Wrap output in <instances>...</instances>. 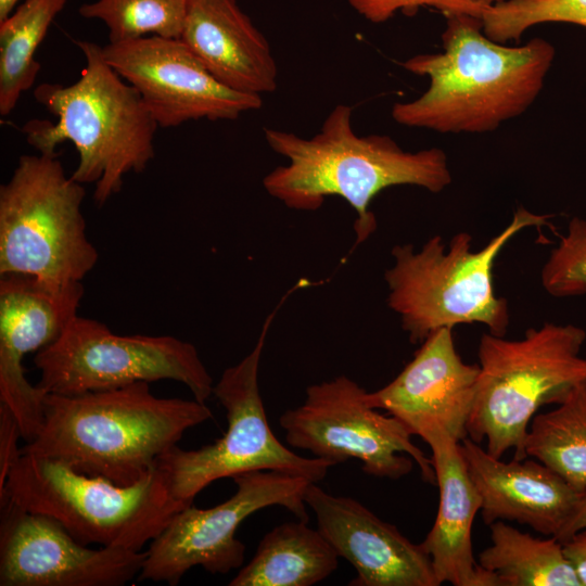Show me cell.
Listing matches in <instances>:
<instances>
[{"mask_svg": "<svg viewBox=\"0 0 586 586\" xmlns=\"http://www.w3.org/2000/svg\"><path fill=\"white\" fill-rule=\"evenodd\" d=\"M441 52L416 54L403 67L429 78L417 99L396 102L399 125L440 133H484L522 115L535 102L556 55L535 37L522 46L494 41L482 18L448 15Z\"/></svg>", "mask_w": 586, "mask_h": 586, "instance_id": "1", "label": "cell"}, {"mask_svg": "<svg viewBox=\"0 0 586 586\" xmlns=\"http://www.w3.org/2000/svg\"><path fill=\"white\" fill-rule=\"evenodd\" d=\"M352 114V106L336 105L308 139L265 128L268 145L288 164L266 175L263 184L272 198L296 211H316L326 198H342L356 213V246L377 229L370 205L381 191L408 184L438 193L453 177L442 149L410 152L386 135L359 136Z\"/></svg>", "mask_w": 586, "mask_h": 586, "instance_id": "2", "label": "cell"}, {"mask_svg": "<svg viewBox=\"0 0 586 586\" xmlns=\"http://www.w3.org/2000/svg\"><path fill=\"white\" fill-rule=\"evenodd\" d=\"M43 407L42 428L21 454L60 460L120 486L137 483L187 430L213 418L205 403L156 397L144 381L77 395L47 394Z\"/></svg>", "mask_w": 586, "mask_h": 586, "instance_id": "3", "label": "cell"}, {"mask_svg": "<svg viewBox=\"0 0 586 586\" xmlns=\"http://www.w3.org/2000/svg\"><path fill=\"white\" fill-rule=\"evenodd\" d=\"M74 42L86 59L79 79L68 86L43 82L34 90L56 122L30 119L22 131L44 155L55 156L60 143L72 142L79 161L71 177L94 183L93 200L102 206L122 190L127 174L143 171L153 160L158 125L139 92L107 64L102 47Z\"/></svg>", "mask_w": 586, "mask_h": 586, "instance_id": "4", "label": "cell"}, {"mask_svg": "<svg viewBox=\"0 0 586 586\" xmlns=\"http://www.w3.org/2000/svg\"><path fill=\"white\" fill-rule=\"evenodd\" d=\"M549 217L520 206L509 225L479 251H472L468 232L456 233L448 247L440 235L418 251L411 244L394 246L393 266L384 275L387 305L400 317L410 342L422 343L441 328L462 323H481L505 336L510 316L507 301L495 294V260L517 233L545 226Z\"/></svg>", "mask_w": 586, "mask_h": 586, "instance_id": "5", "label": "cell"}, {"mask_svg": "<svg viewBox=\"0 0 586 586\" xmlns=\"http://www.w3.org/2000/svg\"><path fill=\"white\" fill-rule=\"evenodd\" d=\"M585 341L583 328L551 322L527 329L520 340L484 333L468 436L479 444L486 441L496 458L513 449V459H526L525 440L537 410L558 404L586 380Z\"/></svg>", "mask_w": 586, "mask_h": 586, "instance_id": "6", "label": "cell"}, {"mask_svg": "<svg viewBox=\"0 0 586 586\" xmlns=\"http://www.w3.org/2000/svg\"><path fill=\"white\" fill-rule=\"evenodd\" d=\"M3 497L56 520L84 545L135 551L188 507L171 496L157 463L137 483L120 486L34 454H21L0 489Z\"/></svg>", "mask_w": 586, "mask_h": 586, "instance_id": "7", "label": "cell"}, {"mask_svg": "<svg viewBox=\"0 0 586 586\" xmlns=\"http://www.w3.org/2000/svg\"><path fill=\"white\" fill-rule=\"evenodd\" d=\"M85 196L58 155H22L0 187V276H31L51 288L81 282L99 258L86 234Z\"/></svg>", "mask_w": 586, "mask_h": 586, "instance_id": "8", "label": "cell"}, {"mask_svg": "<svg viewBox=\"0 0 586 586\" xmlns=\"http://www.w3.org/2000/svg\"><path fill=\"white\" fill-rule=\"evenodd\" d=\"M276 311L266 319L253 349L227 368L213 394L226 409L227 430L214 443L186 450L177 445L156 461L171 496L186 506L212 482L238 474L272 470L322 481L336 463L307 458L284 446L272 433L259 392L258 370L267 332Z\"/></svg>", "mask_w": 586, "mask_h": 586, "instance_id": "9", "label": "cell"}, {"mask_svg": "<svg viewBox=\"0 0 586 586\" xmlns=\"http://www.w3.org/2000/svg\"><path fill=\"white\" fill-rule=\"evenodd\" d=\"M34 364L40 370L36 385L47 394L77 395L174 380L205 403L214 387L192 343L171 335H119L78 315L53 343L36 353Z\"/></svg>", "mask_w": 586, "mask_h": 586, "instance_id": "10", "label": "cell"}, {"mask_svg": "<svg viewBox=\"0 0 586 586\" xmlns=\"http://www.w3.org/2000/svg\"><path fill=\"white\" fill-rule=\"evenodd\" d=\"M367 393L346 375L308 386L303 404L279 419L286 443L336 464L357 459L369 475L390 480L410 473L415 462L425 482L436 483L431 458L409 430L372 408Z\"/></svg>", "mask_w": 586, "mask_h": 586, "instance_id": "11", "label": "cell"}, {"mask_svg": "<svg viewBox=\"0 0 586 586\" xmlns=\"http://www.w3.org/2000/svg\"><path fill=\"white\" fill-rule=\"evenodd\" d=\"M232 479L237 491L226 501L208 509L192 504L174 515L146 549L138 581L175 586L193 566L212 574L241 568L245 546L235 532L249 515L263 508L280 506L307 521V479L272 470L245 472Z\"/></svg>", "mask_w": 586, "mask_h": 586, "instance_id": "12", "label": "cell"}, {"mask_svg": "<svg viewBox=\"0 0 586 586\" xmlns=\"http://www.w3.org/2000/svg\"><path fill=\"white\" fill-rule=\"evenodd\" d=\"M107 64L142 98L158 127L237 119L260 109V94L218 81L180 38L146 36L102 47Z\"/></svg>", "mask_w": 586, "mask_h": 586, "instance_id": "13", "label": "cell"}, {"mask_svg": "<svg viewBox=\"0 0 586 586\" xmlns=\"http://www.w3.org/2000/svg\"><path fill=\"white\" fill-rule=\"evenodd\" d=\"M0 586H122L138 577L146 550L77 542L56 520L0 498Z\"/></svg>", "mask_w": 586, "mask_h": 586, "instance_id": "14", "label": "cell"}, {"mask_svg": "<svg viewBox=\"0 0 586 586\" xmlns=\"http://www.w3.org/2000/svg\"><path fill=\"white\" fill-rule=\"evenodd\" d=\"M84 292L81 282L51 288L31 276H0V403L15 415L26 443L42 428L47 393L26 379L24 356L62 334Z\"/></svg>", "mask_w": 586, "mask_h": 586, "instance_id": "15", "label": "cell"}, {"mask_svg": "<svg viewBox=\"0 0 586 586\" xmlns=\"http://www.w3.org/2000/svg\"><path fill=\"white\" fill-rule=\"evenodd\" d=\"M456 351L453 329L432 332L413 358L385 386L367 393L368 404L397 418L412 435L440 426L461 442L468 436L480 375Z\"/></svg>", "mask_w": 586, "mask_h": 586, "instance_id": "16", "label": "cell"}, {"mask_svg": "<svg viewBox=\"0 0 586 586\" xmlns=\"http://www.w3.org/2000/svg\"><path fill=\"white\" fill-rule=\"evenodd\" d=\"M304 499L318 530L339 557L356 570L351 586H438L422 545L378 518L362 504L324 492L310 482Z\"/></svg>", "mask_w": 586, "mask_h": 586, "instance_id": "17", "label": "cell"}, {"mask_svg": "<svg viewBox=\"0 0 586 586\" xmlns=\"http://www.w3.org/2000/svg\"><path fill=\"white\" fill-rule=\"evenodd\" d=\"M469 475L481 499L487 525L514 521L555 536L570 517L579 494L535 458L502 461L469 436L460 442Z\"/></svg>", "mask_w": 586, "mask_h": 586, "instance_id": "18", "label": "cell"}, {"mask_svg": "<svg viewBox=\"0 0 586 586\" xmlns=\"http://www.w3.org/2000/svg\"><path fill=\"white\" fill-rule=\"evenodd\" d=\"M421 438L432 450V464L440 491L434 524L421 543L429 555L438 584L454 586H499L473 555L472 524L482 499L460 449V442L436 426Z\"/></svg>", "mask_w": 586, "mask_h": 586, "instance_id": "19", "label": "cell"}, {"mask_svg": "<svg viewBox=\"0 0 586 586\" xmlns=\"http://www.w3.org/2000/svg\"><path fill=\"white\" fill-rule=\"evenodd\" d=\"M180 39L228 88L253 94L277 89L270 46L235 0H188Z\"/></svg>", "mask_w": 586, "mask_h": 586, "instance_id": "20", "label": "cell"}, {"mask_svg": "<svg viewBox=\"0 0 586 586\" xmlns=\"http://www.w3.org/2000/svg\"><path fill=\"white\" fill-rule=\"evenodd\" d=\"M339 558L318 528L298 519L269 531L229 585L311 586L336 570Z\"/></svg>", "mask_w": 586, "mask_h": 586, "instance_id": "21", "label": "cell"}, {"mask_svg": "<svg viewBox=\"0 0 586 586\" xmlns=\"http://www.w3.org/2000/svg\"><path fill=\"white\" fill-rule=\"evenodd\" d=\"M491 545L479 564L499 586H581L575 570L555 536L540 538L496 521L489 525Z\"/></svg>", "mask_w": 586, "mask_h": 586, "instance_id": "22", "label": "cell"}, {"mask_svg": "<svg viewBox=\"0 0 586 586\" xmlns=\"http://www.w3.org/2000/svg\"><path fill=\"white\" fill-rule=\"evenodd\" d=\"M552 410L536 413L525 440L527 457L558 473L574 491H586V380Z\"/></svg>", "mask_w": 586, "mask_h": 586, "instance_id": "23", "label": "cell"}, {"mask_svg": "<svg viewBox=\"0 0 586 586\" xmlns=\"http://www.w3.org/2000/svg\"><path fill=\"white\" fill-rule=\"evenodd\" d=\"M67 0H23L0 22V114L9 115L40 72L36 50Z\"/></svg>", "mask_w": 586, "mask_h": 586, "instance_id": "24", "label": "cell"}, {"mask_svg": "<svg viewBox=\"0 0 586 586\" xmlns=\"http://www.w3.org/2000/svg\"><path fill=\"white\" fill-rule=\"evenodd\" d=\"M188 0H97L84 3L78 13L101 21L109 42H122L146 36L180 38Z\"/></svg>", "mask_w": 586, "mask_h": 586, "instance_id": "25", "label": "cell"}, {"mask_svg": "<svg viewBox=\"0 0 586 586\" xmlns=\"http://www.w3.org/2000/svg\"><path fill=\"white\" fill-rule=\"evenodd\" d=\"M544 23L586 27V0H505L482 16L484 34L500 43L518 41L527 29Z\"/></svg>", "mask_w": 586, "mask_h": 586, "instance_id": "26", "label": "cell"}, {"mask_svg": "<svg viewBox=\"0 0 586 586\" xmlns=\"http://www.w3.org/2000/svg\"><path fill=\"white\" fill-rule=\"evenodd\" d=\"M542 285L555 297L586 295V219L574 217L542 269Z\"/></svg>", "mask_w": 586, "mask_h": 586, "instance_id": "27", "label": "cell"}, {"mask_svg": "<svg viewBox=\"0 0 586 586\" xmlns=\"http://www.w3.org/2000/svg\"><path fill=\"white\" fill-rule=\"evenodd\" d=\"M505 0H348L352 8L367 21L384 23L397 12L415 14L420 8H432L444 16L464 14L482 18L492 7Z\"/></svg>", "mask_w": 586, "mask_h": 586, "instance_id": "28", "label": "cell"}, {"mask_svg": "<svg viewBox=\"0 0 586 586\" xmlns=\"http://www.w3.org/2000/svg\"><path fill=\"white\" fill-rule=\"evenodd\" d=\"M22 437L20 424L13 411L0 403V489L8 474L21 456L17 440Z\"/></svg>", "mask_w": 586, "mask_h": 586, "instance_id": "29", "label": "cell"}, {"mask_svg": "<svg viewBox=\"0 0 586 586\" xmlns=\"http://www.w3.org/2000/svg\"><path fill=\"white\" fill-rule=\"evenodd\" d=\"M563 550L575 570L581 586H586V528L564 542Z\"/></svg>", "mask_w": 586, "mask_h": 586, "instance_id": "30", "label": "cell"}, {"mask_svg": "<svg viewBox=\"0 0 586 586\" xmlns=\"http://www.w3.org/2000/svg\"><path fill=\"white\" fill-rule=\"evenodd\" d=\"M584 528H586V491L579 494L570 517L555 537L563 544Z\"/></svg>", "mask_w": 586, "mask_h": 586, "instance_id": "31", "label": "cell"}, {"mask_svg": "<svg viewBox=\"0 0 586 586\" xmlns=\"http://www.w3.org/2000/svg\"><path fill=\"white\" fill-rule=\"evenodd\" d=\"M18 2L20 0H0V22L14 11Z\"/></svg>", "mask_w": 586, "mask_h": 586, "instance_id": "32", "label": "cell"}]
</instances>
